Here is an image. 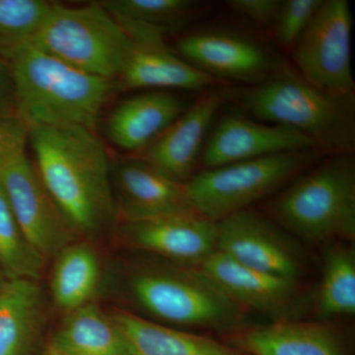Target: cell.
Here are the masks:
<instances>
[{"label":"cell","mask_w":355,"mask_h":355,"mask_svg":"<svg viewBox=\"0 0 355 355\" xmlns=\"http://www.w3.org/2000/svg\"><path fill=\"white\" fill-rule=\"evenodd\" d=\"M169 91L147 90L121 101L109 114L106 132L121 150L139 153L188 109Z\"/></svg>","instance_id":"18"},{"label":"cell","mask_w":355,"mask_h":355,"mask_svg":"<svg viewBox=\"0 0 355 355\" xmlns=\"http://www.w3.org/2000/svg\"><path fill=\"white\" fill-rule=\"evenodd\" d=\"M12 87L10 72L6 62L0 58V95L3 94L6 87Z\"/></svg>","instance_id":"30"},{"label":"cell","mask_w":355,"mask_h":355,"mask_svg":"<svg viewBox=\"0 0 355 355\" xmlns=\"http://www.w3.org/2000/svg\"><path fill=\"white\" fill-rule=\"evenodd\" d=\"M323 0H282L270 28L273 38L284 50L291 53L298 40L316 15Z\"/></svg>","instance_id":"28"},{"label":"cell","mask_w":355,"mask_h":355,"mask_svg":"<svg viewBox=\"0 0 355 355\" xmlns=\"http://www.w3.org/2000/svg\"><path fill=\"white\" fill-rule=\"evenodd\" d=\"M125 30L132 39V48L116 78L121 90L178 89L205 92L226 86L170 51L163 41L164 33L137 26Z\"/></svg>","instance_id":"14"},{"label":"cell","mask_w":355,"mask_h":355,"mask_svg":"<svg viewBox=\"0 0 355 355\" xmlns=\"http://www.w3.org/2000/svg\"><path fill=\"white\" fill-rule=\"evenodd\" d=\"M46 259L26 237L0 184V270L6 279L38 280Z\"/></svg>","instance_id":"25"},{"label":"cell","mask_w":355,"mask_h":355,"mask_svg":"<svg viewBox=\"0 0 355 355\" xmlns=\"http://www.w3.org/2000/svg\"><path fill=\"white\" fill-rule=\"evenodd\" d=\"M102 6L121 24L165 33L193 17L200 3L191 0H106Z\"/></svg>","instance_id":"26"},{"label":"cell","mask_w":355,"mask_h":355,"mask_svg":"<svg viewBox=\"0 0 355 355\" xmlns=\"http://www.w3.org/2000/svg\"><path fill=\"white\" fill-rule=\"evenodd\" d=\"M48 318L38 280L6 279L0 286V355H38Z\"/></svg>","instance_id":"19"},{"label":"cell","mask_w":355,"mask_h":355,"mask_svg":"<svg viewBox=\"0 0 355 355\" xmlns=\"http://www.w3.org/2000/svg\"><path fill=\"white\" fill-rule=\"evenodd\" d=\"M323 277L318 294V316L355 314V253L352 247L336 244L324 254Z\"/></svg>","instance_id":"24"},{"label":"cell","mask_w":355,"mask_h":355,"mask_svg":"<svg viewBox=\"0 0 355 355\" xmlns=\"http://www.w3.org/2000/svg\"><path fill=\"white\" fill-rule=\"evenodd\" d=\"M121 233L130 246L178 266L200 268L217 250L216 223L198 212L125 222Z\"/></svg>","instance_id":"16"},{"label":"cell","mask_w":355,"mask_h":355,"mask_svg":"<svg viewBox=\"0 0 355 355\" xmlns=\"http://www.w3.org/2000/svg\"><path fill=\"white\" fill-rule=\"evenodd\" d=\"M234 343L251 355H347L342 338L328 324L294 320L241 329Z\"/></svg>","instance_id":"20"},{"label":"cell","mask_w":355,"mask_h":355,"mask_svg":"<svg viewBox=\"0 0 355 355\" xmlns=\"http://www.w3.org/2000/svg\"><path fill=\"white\" fill-rule=\"evenodd\" d=\"M268 212L270 220L299 239L354 241V153L322 159L273 198Z\"/></svg>","instance_id":"4"},{"label":"cell","mask_w":355,"mask_h":355,"mask_svg":"<svg viewBox=\"0 0 355 355\" xmlns=\"http://www.w3.org/2000/svg\"><path fill=\"white\" fill-rule=\"evenodd\" d=\"M26 125L95 130L113 80L77 69L29 42L1 58Z\"/></svg>","instance_id":"2"},{"label":"cell","mask_w":355,"mask_h":355,"mask_svg":"<svg viewBox=\"0 0 355 355\" xmlns=\"http://www.w3.org/2000/svg\"><path fill=\"white\" fill-rule=\"evenodd\" d=\"M177 55L221 83L249 84L265 80L284 67L265 46L232 33H191L177 43Z\"/></svg>","instance_id":"11"},{"label":"cell","mask_w":355,"mask_h":355,"mask_svg":"<svg viewBox=\"0 0 355 355\" xmlns=\"http://www.w3.org/2000/svg\"><path fill=\"white\" fill-rule=\"evenodd\" d=\"M245 114L302 133L327 155L354 153L355 96L324 92L284 65L272 76L232 89Z\"/></svg>","instance_id":"3"},{"label":"cell","mask_w":355,"mask_h":355,"mask_svg":"<svg viewBox=\"0 0 355 355\" xmlns=\"http://www.w3.org/2000/svg\"><path fill=\"white\" fill-rule=\"evenodd\" d=\"M31 43L77 69L118 78L132 48L127 30L102 6L67 7L53 2Z\"/></svg>","instance_id":"7"},{"label":"cell","mask_w":355,"mask_h":355,"mask_svg":"<svg viewBox=\"0 0 355 355\" xmlns=\"http://www.w3.org/2000/svg\"><path fill=\"white\" fill-rule=\"evenodd\" d=\"M200 268L237 304L279 321L293 320L300 307L297 280L248 268L216 251Z\"/></svg>","instance_id":"17"},{"label":"cell","mask_w":355,"mask_h":355,"mask_svg":"<svg viewBox=\"0 0 355 355\" xmlns=\"http://www.w3.org/2000/svg\"><path fill=\"white\" fill-rule=\"evenodd\" d=\"M352 14L347 0H323L291 51L292 69L327 93L355 96Z\"/></svg>","instance_id":"9"},{"label":"cell","mask_w":355,"mask_h":355,"mask_svg":"<svg viewBox=\"0 0 355 355\" xmlns=\"http://www.w3.org/2000/svg\"><path fill=\"white\" fill-rule=\"evenodd\" d=\"M51 343L64 355H128L113 316L94 302L67 313Z\"/></svg>","instance_id":"22"},{"label":"cell","mask_w":355,"mask_h":355,"mask_svg":"<svg viewBox=\"0 0 355 355\" xmlns=\"http://www.w3.org/2000/svg\"><path fill=\"white\" fill-rule=\"evenodd\" d=\"M27 125L18 114L0 116V184L29 242L46 260L78 240L27 153Z\"/></svg>","instance_id":"5"},{"label":"cell","mask_w":355,"mask_h":355,"mask_svg":"<svg viewBox=\"0 0 355 355\" xmlns=\"http://www.w3.org/2000/svg\"><path fill=\"white\" fill-rule=\"evenodd\" d=\"M226 86L205 91L164 132L135 154L159 171L186 183L198 165L200 153L222 107L231 100Z\"/></svg>","instance_id":"12"},{"label":"cell","mask_w":355,"mask_h":355,"mask_svg":"<svg viewBox=\"0 0 355 355\" xmlns=\"http://www.w3.org/2000/svg\"><path fill=\"white\" fill-rule=\"evenodd\" d=\"M216 251L233 261L286 279L297 280L302 275V251L270 219L248 209L216 222Z\"/></svg>","instance_id":"10"},{"label":"cell","mask_w":355,"mask_h":355,"mask_svg":"<svg viewBox=\"0 0 355 355\" xmlns=\"http://www.w3.org/2000/svg\"><path fill=\"white\" fill-rule=\"evenodd\" d=\"M312 149L320 150L314 141L291 128L263 123L241 114H229L207 135L198 165L202 170L212 169L275 154Z\"/></svg>","instance_id":"13"},{"label":"cell","mask_w":355,"mask_h":355,"mask_svg":"<svg viewBox=\"0 0 355 355\" xmlns=\"http://www.w3.org/2000/svg\"><path fill=\"white\" fill-rule=\"evenodd\" d=\"M127 345L128 355H244L197 334L149 321L132 313L112 314Z\"/></svg>","instance_id":"21"},{"label":"cell","mask_w":355,"mask_h":355,"mask_svg":"<svg viewBox=\"0 0 355 355\" xmlns=\"http://www.w3.org/2000/svg\"><path fill=\"white\" fill-rule=\"evenodd\" d=\"M6 279V277H4L3 273H2L1 270H0V286H1V284H3Z\"/></svg>","instance_id":"32"},{"label":"cell","mask_w":355,"mask_h":355,"mask_svg":"<svg viewBox=\"0 0 355 355\" xmlns=\"http://www.w3.org/2000/svg\"><path fill=\"white\" fill-rule=\"evenodd\" d=\"M130 289L142 309L172 326L227 331L244 321L241 306L200 268H146L133 275Z\"/></svg>","instance_id":"6"},{"label":"cell","mask_w":355,"mask_h":355,"mask_svg":"<svg viewBox=\"0 0 355 355\" xmlns=\"http://www.w3.org/2000/svg\"><path fill=\"white\" fill-rule=\"evenodd\" d=\"M43 355H64V354H62V352H58L57 349H55V347H53L51 343H49L48 345H46V349H44Z\"/></svg>","instance_id":"31"},{"label":"cell","mask_w":355,"mask_h":355,"mask_svg":"<svg viewBox=\"0 0 355 355\" xmlns=\"http://www.w3.org/2000/svg\"><path fill=\"white\" fill-rule=\"evenodd\" d=\"M51 6L44 0H0V58L34 39Z\"/></svg>","instance_id":"27"},{"label":"cell","mask_w":355,"mask_h":355,"mask_svg":"<svg viewBox=\"0 0 355 355\" xmlns=\"http://www.w3.org/2000/svg\"><path fill=\"white\" fill-rule=\"evenodd\" d=\"M101 280L99 257L87 243H70L55 257L51 275L53 303L65 314L93 302Z\"/></svg>","instance_id":"23"},{"label":"cell","mask_w":355,"mask_h":355,"mask_svg":"<svg viewBox=\"0 0 355 355\" xmlns=\"http://www.w3.org/2000/svg\"><path fill=\"white\" fill-rule=\"evenodd\" d=\"M111 174L116 220L121 223L197 212L184 183L137 156L119 160Z\"/></svg>","instance_id":"15"},{"label":"cell","mask_w":355,"mask_h":355,"mask_svg":"<svg viewBox=\"0 0 355 355\" xmlns=\"http://www.w3.org/2000/svg\"><path fill=\"white\" fill-rule=\"evenodd\" d=\"M282 2V0H231L228 6L254 25L270 29Z\"/></svg>","instance_id":"29"},{"label":"cell","mask_w":355,"mask_h":355,"mask_svg":"<svg viewBox=\"0 0 355 355\" xmlns=\"http://www.w3.org/2000/svg\"><path fill=\"white\" fill-rule=\"evenodd\" d=\"M326 156L312 149L242 161L202 170L184 187L196 211L216 223L279 191Z\"/></svg>","instance_id":"8"},{"label":"cell","mask_w":355,"mask_h":355,"mask_svg":"<svg viewBox=\"0 0 355 355\" xmlns=\"http://www.w3.org/2000/svg\"><path fill=\"white\" fill-rule=\"evenodd\" d=\"M37 170L58 209L80 235L116 220L111 164L95 130L27 125Z\"/></svg>","instance_id":"1"}]
</instances>
